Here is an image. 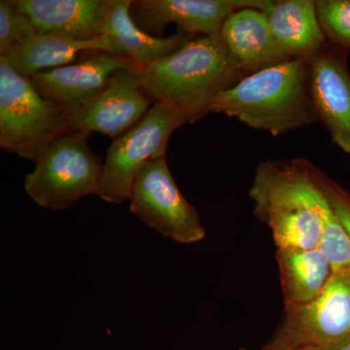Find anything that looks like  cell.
<instances>
[{
	"label": "cell",
	"mask_w": 350,
	"mask_h": 350,
	"mask_svg": "<svg viewBox=\"0 0 350 350\" xmlns=\"http://www.w3.org/2000/svg\"><path fill=\"white\" fill-rule=\"evenodd\" d=\"M90 133L71 131L55 139L27 174L25 190L43 208L59 211L96 194L103 165L89 146Z\"/></svg>",
	"instance_id": "277c9868"
},
{
	"label": "cell",
	"mask_w": 350,
	"mask_h": 350,
	"mask_svg": "<svg viewBox=\"0 0 350 350\" xmlns=\"http://www.w3.org/2000/svg\"><path fill=\"white\" fill-rule=\"evenodd\" d=\"M129 199L131 213L167 238L189 244L206 237L199 213L181 194L165 158L142 165Z\"/></svg>",
	"instance_id": "ba28073f"
},
{
	"label": "cell",
	"mask_w": 350,
	"mask_h": 350,
	"mask_svg": "<svg viewBox=\"0 0 350 350\" xmlns=\"http://www.w3.org/2000/svg\"><path fill=\"white\" fill-rule=\"evenodd\" d=\"M350 340V269L334 271L306 304L285 305L284 320L262 350H338Z\"/></svg>",
	"instance_id": "8992f818"
},
{
	"label": "cell",
	"mask_w": 350,
	"mask_h": 350,
	"mask_svg": "<svg viewBox=\"0 0 350 350\" xmlns=\"http://www.w3.org/2000/svg\"><path fill=\"white\" fill-rule=\"evenodd\" d=\"M220 38L245 76L292 59L271 31L266 16L253 7L239 9L229 16Z\"/></svg>",
	"instance_id": "4fadbf2b"
},
{
	"label": "cell",
	"mask_w": 350,
	"mask_h": 350,
	"mask_svg": "<svg viewBox=\"0 0 350 350\" xmlns=\"http://www.w3.org/2000/svg\"><path fill=\"white\" fill-rule=\"evenodd\" d=\"M107 0H14L40 33L77 40L100 38Z\"/></svg>",
	"instance_id": "e0dca14e"
},
{
	"label": "cell",
	"mask_w": 350,
	"mask_h": 350,
	"mask_svg": "<svg viewBox=\"0 0 350 350\" xmlns=\"http://www.w3.org/2000/svg\"><path fill=\"white\" fill-rule=\"evenodd\" d=\"M317 18L328 42L350 51V0H317Z\"/></svg>",
	"instance_id": "ffe728a7"
},
{
	"label": "cell",
	"mask_w": 350,
	"mask_h": 350,
	"mask_svg": "<svg viewBox=\"0 0 350 350\" xmlns=\"http://www.w3.org/2000/svg\"><path fill=\"white\" fill-rule=\"evenodd\" d=\"M324 195V193H323ZM322 232L319 248L334 271L350 269V238L324 195L321 209Z\"/></svg>",
	"instance_id": "d6986e66"
},
{
	"label": "cell",
	"mask_w": 350,
	"mask_h": 350,
	"mask_svg": "<svg viewBox=\"0 0 350 350\" xmlns=\"http://www.w3.org/2000/svg\"><path fill=\"white\" fill-rule=\"evenodd\" d=\"M259 0H133L131 16L140 29L163 38L165 27L176 24L189 33L220 38L229 16L239 9L257 8Z\"/></svg>",
	"instance_id": "8fae6325"
},
{
	"label": "cell",
	"mask_w": 350,
	"mask_h": 350,
	"mask_svg": "<svg viewBox=\"0 0 350 350\" xmlns=\"http://www.w3.org/2000/svg\"><path fill=\"white\" fill-rule=\"evenodd\" d=\"M90 51H103L126 57L116 44L105 36L77 40L59 34L40 32L1 57L16 72L29 79L41 71L76 63L80 55Z\"/></svg>",
	"instance_id": "9a60e30c"
},
{
	"label": "cell",
	"mask_w": 350,
	"mask_h": 350,
	"mask_svg": "<svg viewBox=\"0 0 350 350\" xmlns=\"http://www.w3.org/2000/svg\"><path fill=\"white\" fill-rule=\"evenodd\" d=\"M338 350H350V340Z\"/></svg>",
	"instance_id": "603a6c76"
},
{
	"label": "cell",
	"mask_w": 350,
	"mask_h": 350,
	"mask_svg": "<svg viewBox=\"0 0 350 350\" xmlns=\"http://www.w3.org/2000/svg\"><path fill=\"white\" fill-rule=\"evenodd\" d=\"M266 16L271 31L292 59H312L327 39L312 0H259L257 8Z\"/></svg>",
	"instance_id": "2e32d148"
},
{
	"label": "cell",
	"mask_w": 350,
	"mask_h": 350,
	"mask_svg": "<svg viewBox=\"0 0 350 350\" xmlns=\"http://www.w3.org/2000/svg\"><path fill=\"white\" fill-rule=\"evenodd\" d=\"M151 103L140 86L138 70L119 69L98 94L64 116L71 131H98L115 139L142 121Z\"/></svg>",
	"instance_id": "9c48e42d"
},
{
	"label": "cell",
	"mask_w": 350,
	"mask_h": 350,
	"mask_svg": "<svg viewBox=\"0 0 350 350\" xmlns=\"http://www.w3.org/2000/svg\"><path fill=\"white\" fill-rule=\"evenodd\" d=\"M243 350H244V349H243Z\"/></svg>",
	"instance_id": "cb8c5ba5"
},
{
	"label": "cell",
	"mask_w": 350,
	"mask_h": 350,
	"mask_svg": "<svg viewBox=\"0 0 350 350\" xmlns=\"http://www.w3.org/2000/svg\"><path fill=\"white\" fill-rule=\"evenodd\" d=\"M138 77L152 103L172 108L193 124L211 113L219 94L245 75L221 38L202 36L140 68Z\"/></svg>",
	"instance_id": "6da1fadb"
},
{
	"label": "cell",
	"mask_w": 350,
	"mask_h": 350,
	"mask_svg": "<svg viewBox=\"0 0 350 350\" xmlns=\"http://www.w3.org/2000/svg\"><path fill=\"white\" fill-rule=\"evenodd\" d=\"M315 176L319 182L322 192L324 193L329 204L337 214L340 223L350 238V194L338 184L322 174L319 169H315Z\"/></svg>",
	"instance_id": "7402d4cb"
},
{
	"label": "cell",
	"mask_w": 350,
	"mask_h": 350,
	"mask_svg": "<svg viewBox=\"0 0 350 350\" xmlns=\"http://www.w3.org/2000/svg\"><path fill=\"white\" fill-rule=\"evenodd\" d=\"M211 112L238 118L273 137L317 121L310 98L308 61L292 59L245 76L219 94Z\"/></svg>",
	"instance_id": "3957f363"
},
{
	"label": "cell",
	"mask_w": 350,
	"mask_h": 350,
	"mask_svg": "<svg viewBox=\"0 0 350 350\" xmlns=\"http://www.w3.org/2000/svg\"><path fill=\"white\" fill-rule=\"evenodd\" d=\"M124 68H142L126 57L90 51L79 62L41 71L29 80L41 96L66 113L93 98L117 70Z\"/></svg>",
	"instance_id": "7c38bea8"
},
{
	"label": "cell",
	"mask_w": 350,
	"mask_h": 350,
	"mask_svg": "<svg viewBox=\"0 0 350 350\" xmlns=\"http://www.w3.org/2000/svg\"><path fill=\"white\" fill-rule=\"evenodd\" d=\"M276 260L285 305L314 300L333 273L330 262L319 248H278Z\"/></svg>",
	"instance_id": "ac0fdd59"
},
{
	"label": "cell",
	"mask_w": 350,
	"mask_h": 350,
	"mask_svg": "<svg viewBox=\"0 0 350 350\" xmlns=\"http://www.w3.org/2000/svg\"><path fill=\"white\" fill-rule=\"evenodd\" d=\"M315 169L301 159L258 165L250 196L255 215L271 228L278 248H319L324 195Z\"/></svg>",
	"instance_id": "7a4b0ae2"
},
{
	"label": "cell",
	"mask_w": 350,
	"mask_h": 350,
	"mask_svg": "<svg viewBox=\"0 0 350 350\" xmlns=\"http://www.w3.org/2000/svg\"><path fill=\"white\" fill-rule=\"evenodd\" d=\"M71 131L63 110L38 93L31 81L0 57V146L38 160L55 139Z\"/></svg>",
	"instance_id": "5b68a950"
},
{
	"label": "cell",
	"mask_w": 350,
	"mask_h": 350,
	"mask_svg": "<svg viewBox=\"0 0 350 350\" xmlns=\"http://www.w3.org/2000/svg\"><path fill=\"white\" fill-rule=\"evenodd\" d=\"M38 33L31 18L14 0L0 1V57Z\"/></svg>",
	"instance_id": "44dd1931"
},
{
	"label": "cell",
	"mask_w": 350,
	"mask_h": 350,
	"mask_svg": "<svg viewBox=\"0 0 350 350\" xmlns=\"http://www.w3.org/2000/svg\"><path fill=\"white\" fill-rule=\"evenodd\" d=\"M131 0H107L100 36L109 38L125 56L142 68L174 54L196 36L181 27L169 38H156L140 29L131 16Z\"/></svg>",
	"instance_id": "5bb4252c"
},
{
	"label": "cell",
	"mask_w": 350,
	"mask_h": 350,
	"mask_svg": "<svg viewBox=\"0 0 350 350\" xmlns=\"http://www.w3.org/2000/svg\"><path fill=\"white\" fill-rule=\"evenodd\" d=\"M349 52L330 42L308 59V84L317 119L332 142L350 156Z\"/></svg>",
	"instance_id": "30bf717a"
},
{
	"label": "cell",
	"mask_w": 350,
	"mask_h": 350,
	"mask_svg": "<svg viewBox=\"0 0 350 350\" xmlns=\"http://www.w3.org/2000/svg\"><path fill=\"white\" fill-rule=\"evenodd\" d=\"M185 124L178 112L153 103L142 121L113 140L96 195L110 204L128 200L138 170L149 161L165 158L170 135Z\"/></svg>",
	"instance_id": "52a82bcc"
}]
</instances>
